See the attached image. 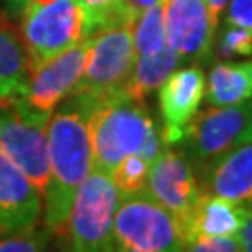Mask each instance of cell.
I'll list each match as a JSON object with an SVG mask.
<instances>
[{"label":"cell","instance_id":"obj_6","mask_svg":"<svg viewBox=\"0 0 252 252\" xmlns=\"http://www.w3.org/2000/svg\"><path fill=\"white\" fill-rule=\"evenodd\" d=\"M133 25H118L90 37L84 69L71 94L97 99L118 92L135 63Z\"/></svg>","mask_w":252,"mask_h":252},{"label":"cell","instance_id":"obj_29","mask_svg":"<svg viewBox=\"0 0 252 252\" xmlns=\"http://www.w3.org/2000/svg\"><path fill=\"white\" fill-rule=\"evenodd\" d=\"M228 0H207V8H209V15H211V21L213 25H219V19H220V13L222 9L226 8Z\"/></svg>","mask_w":252,"mask_h":252},{"label":"cell","instance_id":"obj_10","mask_svg":"<svg viewBox=\"0 0 252 252\" xmlns=\"http://www.w3.org/2000/svg\"><path fill=\"white\" fill-rule=\"evenodd\" d=\"M0 150L27 174L43 196L49 181L47 126L27 122L11 105H0Z\"/></svg>","mask_w":252,"mask_h":252},{"label":"cell","instance_id":"obj_23","mask_svg":"<svg viewBox=\"0 0 252 252\" xmlns=\"http://www.w3.org/2000/svg\"><path fill=\"white\" fill-rule=\"evenodd\" d=\"M217 56H252V30L226 25L224 32L220 34L217 43Z\"/></svg>","mask_w":252,"mask_h":252},{"label":"cell","instance_id":"obj_24","mask_svg":"<svg viewBox=\"0 0 252 252\" xmlns=\"http://www.w3.org/2000/svg\"><path fill=\"white\" fill-rule=\"evenodd\" d=\"M185 251L196 252H237L239 243L235 235H194L187 241Z\"/></svg>","mask_w":252,"mask_h":252},{"label":"cell","instance_id":"obj_9","mask_svg":"<svg viewBox=\"0 0 252 252\" xmlns=\"http://www.w3.org/2000/svg\"><path fill=\"white\" fill-rule=\"evenodd\" d=\"M146 189L178 220L185 243L204 189L194 176V166L180 152H161L150 164Z\"/></svg>","mask_w":252,"mask_h":252},{"label":"cell","instance_id":"obj_2","mask_svg":"<svg viewBox=\"0 0 252 252\" xmlns=\"http://www.w3.org/2000/svg\"><path fill=\"white\" fill-rule=\"evenodd\" d=\"M86 101L90 103L88 131L94 168L112 174L127 155H140L150 164L159 157L161 135L142 101L131 99L120 90Z\"/></svg>","mask_w":252,"mask_h":252},{"label":"cell","instance_id":"obj_31","mask_svg":"<svg viewBox=\"0 0 252 252\" xmlns=\"http://www.w3.org/2000/svg\"><path fill=\"white\" fill-rule=\"evenodd\" d=\"M2 234H4V232H2V230H0V235H2Z\"/></svg>","mask_w":252,"mask_h":252},{"label":"cell","instance_id":"obj_7","mask_svg":"<svg viewBox=\"0 0 252 252\" xmlns=\"http://www.w3.org/2000/svg\"><path fill=\"white\" fill-rule=\"evenodd\" d=\"M21 39L30 69L82 39V11L77 0H51L27 6L21 15Z\"/></svg>","mask_w":252,"mask_h":252},{"label":"cell","instance_id":"obj_14","mask_svg":"<svg viewBox=\"0 0 252 252\" xmlns=\"http://www.w3.org/2000/svg\"><path fill=\"white\" fill-rule=\"evenodd\" d=\"M202 189L252 209V142L235 146L204 170Z\"/></svg>","mask_w":252,"mask_h":252},{"label":"cell","instance_id":"obj_25","mask_svg":"<svg viewBox=\"0 0 252 252\" xmlns=\"http://www.w3.org/2000/svg\"><path fill=\"white\" fill-rule=\"evenodd\" d=\"M226 25L252 30V0H230Z\"/></svg>","mask_w":252,"mask_h":252},{"label":"cell","instance_id":"obj_8","mask_svg":"<svg viewBox=\"0 0 252 252\" xmlns=\"http://www.w3.org/2000/svg\"><path fill=\"white\" fill-rule=\"evenodd\" d=\"M251 116V99L228 105L211 107L196 116L185 127L181 142L185 144V157L192 166L206 170L217 159L241 144V138Z\"/></svg>","mask_w":252,"mask_h":252},{"label":"cell","instance_id":"obj_15","mask_svg":"<svg viewBox=\"0 0 252 252\" xmlns=\"http://www.w3.org/2000/svg\"><path fill=\"white\" fill-rule=\"evenodd\" d=\"M30 62L11 19L0 11V105H11L27 84Z\"/></svg>","mask_w":252,"mask_h":252},{"label":"cell","instance_id":"obj_12","mask_svg":"<svg viewBox=\"0 0 252 252\" xmlns=\"http://www.w3.org/2000/svg\"><path fill=\"white\" fill-rule=\"evenodd\" d=\"M215 25L207 0H166L164 36L166 45L183 58H204L215 39Z\"/></svg>","mask_w":252,"mask_h":252},{"label":"cell","instance_id":"obj_3","mask_svg":"<svg viewBox=\"0 0 252 252\" xmlns=\"http://www.w3.org/2000/svg\"><path fill=\"white\" fill-rule=\"evenodd\" d=\"M112 251H185V235L170 211L144 187L135 194L120 196L112 222Z\"/></svg>","mask_w":252,"mask_h":252},{"label":"cell","instance_id":"obj_26","mask_svg":"<svg viewBox=\"0 0 252 252\" xmlns=\"http://www.w3.org/2000/svg\"><path fill=\"white\" fill-rule=\"evenodd\" d=\"M157 0H118L122 11L126 13V17L135 25V21L138 19V15L144 11L146 8L153 6Z\"/></svg>","mask_w":252,"mask_h":252},{"label":"cell","instance_id":"obj_4","mask_svg":"<svg viewBox=\"0 0 252 252\" xmlns=\"http://www.w3.org/2000/svg\"><path fill=\"white\" fill-rule=\"evenodd\" d=\"M120 192L107 172L92 166L71 202L69 215L63 222V234L71 251H112V222Z\"/></svg>","mask_w":252,"mask_h":252},{"label":"cell","instance_id":"obj_16","mask_svg":"<svg viewBox=\"0 0 252 252\" xmlns=\"http://www.w3.org/2000/svg\"><path fill=\"white\" fill-rule=\"evenodd\" d=\"M204 99L209 107H228L252 99V60L215 63Z\"/></svg>","mask_w":252,"mask_h":252},{"label":"cell","instance_id":"obj_11","mask_svg":"<svg viewBox=\"0 0 252 252\" xmlns=\"http://www.w3.org/2000/svg\"><path fill=\"white\" fill-rule=\"evenodd\" d=\"M204 90L206 77L198 65L174 69L159 86V108L162 118L161 140L164 144L181 142L185 127L198 112Z\"/></svg>","mask_w":252,"mask_h":252},{"label":"cell","instance_id":"obj_1","mask_svg":"<svg viewBox=\"0 0 252 252\" xmlns=\"http://www.w3.org/2000/svg\"><path fill=\"white\" fill-rule=\"evenodd\" d=\"M88 112L90 103L71 94L47 122L49 181L43 198L45 226L53 234L62 230L71 209L73 196L94 166Z\"/></svg>","mask_w":252,"mask_h":252},{"label":"cell","instance_id":"obj_22","mask_svg":"<svg viewBox=\"0 0 252 252\" xmlns=\"http://www.w3.org/2000/svg\"><path fill=\"white\" fill-rule=\"evenodd\" d=\"M53 232L49 228L37 230L36 226L11 232L8 237H0V252H36L43 251L51 243Z\"/></svg>","mask_w":252,"mask_h":252},{"label":"cell","instance_id":"obj_19","mask_svg":"<svg viewBox=\"0 0 252 252\" xmlns=\"http://www.w3.org/2000/svg\"><path fill=\"white\" fill-rule=\"evenodd\" d=\"M164 4L166 0H157L146 8L133 25V47L136 56L153 54L166 45L164 36Z\"/></svg>","mask_w":252,"mask_h":252},{"label":"cell","instance_id":"obj_27","mask_svg":"<svg viewBox=\"0 0 252 252\" xmlns=\"http://www.w3.org/2000/svg\"><path fill=\"white\" fill-rule=\"evenodd\" d=\"M235 239L239 243V249L245 252H252V209L245 219L243 226L239 228V232L235 234Z\"/></svg>","mask_w":252,"mask_h":252},{"label":"cell","instance_id":"obj_13","mask_svg":"<svg viewBox=\"0 0 252 252\" xmlns=\"http://www.w3.org/2000/svg\"><path fill=\"white\" fill-rule=\"evenodd\" d=\"M43 196L27 174L0 150V230L4 234L37 224Z\"/></svg>","mask_w":252,"mask_h":252},{"label":"cell","instance_id":"obj_5","mask_svg":"<svg viewBox=\"0 0 252 252\" xmlns=\"http://www.w3.org/2000/svg\"><path fill=\"white\" fill-rule=\"evenodd\" d=\"M90 37H82L63 53L30 69L27 84L11 107L27 122L47 126L56 107L67 99L81 79Z\"/></svg>","mask_w":252,"mask_h":252},{"label":"cell","instance_id":"obj_30","mask_svg":"<svg viewBox=\"0 0 252 252\" xmlns=\"http://www.w3.org/2000/svg\"><path fill=\"white\" fill-rule=\"evenodd\" d=\"M243 142H252V99H251V116H249V124H247V129L243 133V138H241V144Z\"/></svg>","mask_w":252,"mask_h":252},{"label":"cell","instance_id":"obj_28","mask_svg":"<svg viewBox=\"0 0 252 252\" xmlns=\"http://www.w3.org/2000/svg\"><path fill=\"white\" fill-rule=\"evenodd\" d=\"M27 4L28 0H4V8H6V11H8V15L11 19L21 17L25 8H27Z\"/></svg>","mask_w":252,"mask_h":252},{"label":"cell","instance_id":"obj_17","mask_svg":"<svg viewBox=\"0 0 252 252\" xmlns=\"http://www.w3.org/2000/svg\"><path fill=\"white\" fill-rule=\"evenodd\" d=\"M249 211L251 207L239 206L204 190L190 224L187 241L194 235H235L243 226Z\"/></svg>","mask_w":252,"mask_h":252},{"label":"cell","instance_id":"obj_21","mask_svg":"<svg viewBox=\"0 0 252 252\" xmlns=\"http://www.w3.org/2000/svg\"><path fill=\"white\" fill-rule=\"evenodd\" d=\"M148 170H150V162L142 159L140 155H127L116 164V168L112 170L110 178L112 183L118 189L120 196L127 194H135L138 190L146 187L148 180Z\"/></svg>","mask_w":252,"mask_h":252},{"label":"cell","instance_id":"obj_18","mask_svg":"<svg viewBox=\"0 0 252 252\" xmlns=\"http://www.w3.org/2000/svg\"><path fill=\"white\" fill-rule=\"evenodd\" d=\"M185 58L168 45H164L161 51L153 54L136 56L135 63L131 67V73L127 75L120 92L131 99L142 101L150 92L157 90L164 82V79L174 69H178V65Z\"/></svg>","mask_w":252,"mask_h":252},{"label":"cell","instance_id":"obj_20","mask_svg":"<svg viewBox=\"0 0 252 252\" xmlns=\"http://www.w3.org/2000/svg\"><path fill=\"white\" fill-rule=\"evenodd\" d=\"M82 11V37L118 25H133L122 11L118 0H77Z\"/></svg>","mask_w":252,"mask_h":252}]
</instances>
